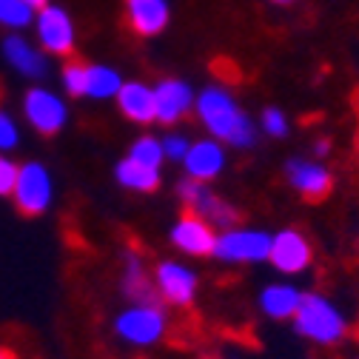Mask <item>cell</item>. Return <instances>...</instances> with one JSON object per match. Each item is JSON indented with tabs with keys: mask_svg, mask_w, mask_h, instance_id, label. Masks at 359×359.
I'll return each mask as SVG.
<instances>
[{
	"mask_svg": "<svg viewBox=\"0 0 359 359\" xmlns=\"http://www.w3.org/2000/svg\"><path fill=\"white\" fill-rule=\"evenodd\" d=\"M197 114L214 137H222L237 149H251L257 140V131H254L251 120L240 111L234 97L222 86H208L197 97Z\"/></svg>",
	"mask_w": 359,
	"mask_h": 359,
	"instance_id": "1",
	"label": "cell"
},
{
	"mask_svg": "<svg viewBox=\"0 0 359 359\" xmlns=\"http://www.w3.org/2000/svg\"><path fill=\"white\" fill-rule=\"evenodd\" d=\"M294 328L299 337L313 339L320 345H334L345 337L342 313L320 294H302V302L294 313Z\"/></svg>",
	"mask_w": 359,
	"mask_h": 359,
	"instance_id": "2",
	"label": "cell"
},
{
	"mask_svg": "<svg viewBox=\"0 0 359 359\" xmlns=\"http://www.w3.org/2000/svg\"><path fill=\"white\" fill-rule=\"evenodd\" d=\"M165 313L160 305H131L128 311H123L117 323H114V331L120 339L131 342V345H154L163 339L165 334Z\"/></svg>",
	"mask_w": 359,
	"mask_h": 359,
	"instance_id": "3",
	"label": "cell"
},
{
	"mask_svg": "<svg viewBox=\"0 0 359 359\" xmlns=\"http://www.w3.org/2000/svg\"><path fill=\"white\" fill-rule=\"evenodd\" d=\"M18 208L26 217H40L52 205V177L43 163H23L12 191Z\"/></svg>",
	"mask_w": 359,
	"mask_h": 359,
	"instance_id": "4",
	"label": "cell"
},
{
	"mask_svg": "<svg viewBox=\"0 0 359 359\" xmlns=\"http://www.w3.org/2000/svg\"><path fill=\"white\" fill-rule=\"evenodd\" d=\"M23 114L29 120V126L40 134H57L66 120H69V111L63 106V100L57 95H52L49 88H29L26 97H23Z\"/></svg>",
	"mask_w": 359,
	"mask_h": 359,
	"instance_id": "5",
	"label": "cell"
},
{
	"mask_svg": "<svg viewBox=\"0 0 359 359\" xmlns=\"http://www.w3.org/2000/svg\"><path fill=\"white\" fill-rule=\"evenodd\" d=\"M214 254L226 262H259L271 254V237L251 229H231L217 237Z\"/></svg>",
	"mask_w": 359,
	"mask_h": 359,
	"instance_id": "6",
	"label": "cell"
},
{
	"mask_svg": "<svg viewBox=\"0 0 359 359\" xmlns=\"http://www.w3.org/2000/svg\"><path fill=\"white\" fill-rule=\"evenodd\" d=\"M37 37H40V46L52 52V55H72L74 52V26L72 18L57 9V6H46L40 9L37 15Z\"/></svg>",
	"mask_w": 359,
	"mask_h": 359,
	"instance_id": "7",
	"label": "cell"
},
{
	"mask_svg": "<svg viewBox=\"0 0 359 359\" xmlns=\"http://www.w3.org/2000/svg\"><path fill=\"white\" fill-rule=\"evenodd\" d=\"M180 197L186 200L189 211L200 214L208 222H217V226H234L237 222V211L226 200H219L217 194H211L200 180H191V177L183 180V186H180Z\"/></svg>",
	"mask_w": 359,
	"mask_h": 359,
	"instance_id": "8",
	"label": "cell"
},
{
	"mask_svg": "<svg viewBox=\"0 0 359 359\" xmlns=\"http://www.w3.org/2000/svg\"><path fill=\"white\" fill-rule=\"evenodd\" d=\"M171 243L180 248V251H186L191 257H205V254H214L217 248V234L211 229V222L203 219L200 214L194 211H186L183 217L177 219V226L171 231Z\"/></svg>",
	"mask_w": 359,
	"mask_h": 359,
	"instance_id": "9",
	"label": "cell"
},
{
	"mask_svg": "<svg viewBox=\"0 0 359 359\" xmlns=\"http://www.w3.org/2000/svg\"><path fill=\"white\" fill-rule=\"evenodd\" d=\"M268 259L283 274H299L311 265V243L299 231L285 229L271 237V254H268Z\"/></svg>",
	"mask_w": 359,
	"mask_h": 359,
	"instance_id": "10",
	"label": "cell"
},
{
	"mask_svg": "<svg viewBox=\"0 0 359 359\" xmlns=\"http://www.w3.org/2000/svg\"><path fill=\"white\" fill-rule=\"evenodd\" d=\"M154 283H157V294L163 299H168L171 305H191V299L197 294L194 271H189V268L180 262H160Z\"/></svg>",
	"mask_w": 359,
	"mask_h": 359,
	"instance_id": "11",
	"label": "cell"
},
{
	"mask_svg": "<svg viewBox=\"0 0 359 359\" xmlns=\"http://www.w3.org/2000/svg\"><path fill=\"white\" fill-rule=\"evenodd\" d=\"M288 180L291 186L311 203H317L323 197L331 194L334 189V177L328 168H323L320 163H311V160H291L288 163Z\"/></svg>",
	"mask_w": 359,
	"mask_h": 359,
	"instance_id": "12",
	"label": "cell"
},
{
	"mask_svg": "<svg viewBox=\"0 0 359 359\" xmlns=\"http://www.w3.org/2000/svg\"><path fill=\"white\" fill-rule=\"evenodd\" d=\"M194 103L191 86L183 80H163L154 88V106H157V120L163 126H171L183 117Z\"/></svg>",
	"mask_w": 359,
	"mask_h": 359,
	"instance_id": "13",
	"label": "cell"
},
{
	"mask_svg": "<svg viewBox=\"0 0 359 359\" xmlns=\"http://www.w3.org/2000/svg\"><path fill=\"white\" fill-rule=\"evenodd\" d=\"M126 20L140 37H154L168 23L165 0H126Z\"/></svg>",
	"mask_w": 359,
	"mask_h": 359,
	"instance_id": "14",
	"label": "cell"
},
{
	"mask_svg": "<svg viewBox=\"0 0 359 359\" xmlns=\"http://www.w3.org/2000/svg\"><path fill=\"white\" fill-rule=\"evenodd\" d=\"M117 106H120V111H123L128 120L140 123V126L157 120L154 88H149L146 83H137V80L123 83V88L117 92Z\"/></svg>",
	"mask_w": 359,
	"mask_h": 359,
	"instance_id": "15",
	"label": "cell"
},
{
	"mask_svg": "<svg viewBox=\"0 0 359 359\" xmlns=\"http://www.w3.org/2000/svg\"><path fill=\"white\" fill-rule=\"evenodd\" d=\"M183 165H186V174L191 180H211L222 171V165H226V154H222V149L214 143V140H200L189 149V154L183 157Z\"/></svg>",
	"mask_w": 359,
	"mask_h": 359,
	"instance_id": "16",
	"label": "cell"
},
{
	"mask_svg": "<svg viewBox=\"0 0 359 359\" xmlns=\"http://www.w3.org/2000/svg\"><path fill=\"white\" fill-rule=\"evenodd\" d=\"M123 288L134 299V305H160V294L154 291V283L149 280V274H146V268H143L137 254H126Z\"/></svg>",
	"mask_w": 359,
	"mask_h": 359,
	"instance_id": "17",
	"label": "cell"
},
{
	"mask_svg": "<svg viewBox=\"0 0 359 359\" xmlns=\"http://www.w3.org/2000/svg\"><path fill=\"white\" fill-rule=\"evenodd\" d=\"M4 55H6V60H9L20 74H26V77H43V74H46V60H43V55L32 46L29 40H23V37H18V34L6 37Z\"/></svg>",
	"mask_w": 359,
	"mask_h": 359,
	"instance_id": "18",
	"label": "cell"
},
{
	"mask_svg": "<svg viewBox=\"0 0 359 359\" xmlns=\"http://www.w3.org/2000/svg\"><path fill=\"white\" fill-rule=\"evenodd\" d=\"M302 302V294L294 288V285H268L259 297V305L262 311L268 313V317H274V320H288L297 313Z\"/></svg>",
	"mask_w": 359,
	"mask_h": 359,
	"instance_id": "19",
	"label": "cell"
},
{
	"mask_svg": "<svg viewBox=\"0 0 359 359\" xmlns=\"http://www.w3.org/2000/svg\"><path fill=\"white\" fill-rule=\"evenodd\" d=\"M114 174H117V183L131 189V191H143L146 194V191H154L160 186V168H149V165H143L137 160H131V157L117 163Z\"/></svg>",
	"mask_w": 359,
	"mask_h": 359,
	"instance_id": "20",
	"label": "cell"
},
{
	"mask_svg": "<svg viewBox=\"0 0 359 359\" xmlns=\"http://www.w3.org/2000/svg\"><path fill=\"white\" fill-rule=\"evenodd\" d=\"M123 88V80L114 69L109 66H88V97H117V92Z\"/></svg>",
	"mask_w": 359,
	"mask_h": 359,
	"instance_id": "21",
	"label": "cell"
},
{
	"mask_svg": "<svg viewBox=\"0 0 359 359\" xmlns=\"http://www.w3.org/2000/svg\"><path fill=\"white\" fill-rule=\"evenodd\" d=\"M34 18V9L26 0H0V23L9 29H23Z\"/></svg>",
	"mask_w": 359,
	"mask_h": 359,
	"instance_id": "22",
	"label": "cell"
},
{
	"mask_svg": "<svg viewBox=\"0 0 359 359\" xmlns=\"http://www.w3.org/2000/svg\"><path fill=\"white\" fill-rule=\"evenodd\" d=\"M128 157L137 160V163H143V165H149V168H160V163L165 160V151H163V143H160V140H154V137H140L137 143L131 146Z\"/></svg>",
	"mask_w": 359,
	"mask_h": 359,
	"instance_id": "23",
	"label": "cell"
},
{
	"mask_svg": "<svg viewBox=\"0 0 359 359\" xmlns=\"http://www.w3.org/2000/svg\"><path fill=\"white\" fill-rule=\"evenodd\" d=\"M63 86H66V92L72 97H83L88 95V66L86 63H69L63 69Z\"/></svg>",
	"mask_w": 359,
	"mask_h": 359,
	"instance_id": "24",
	"label": "cell"
},
{
	"mask_svg": "<svg viewBox=\"0 0 359 359\" xmlns=\"http://www.w3.org/2000/svg\"><path fill=\"white\" fill-rule=\"evenodd\" d=\"M18 140H20V134H18L12 114L0 109V151H12L18 146Z\"/></svg>",
	"mask_w": 359,
	"mask_h": 359,
	"instance_id": "25",
	"label": "cell"
},
{
	"mask_svg": "<svg viewBox=\"0 0 359 359\" xmlns=\"http://www.w3.org/2000/svg\"><path fill=\"white\" fill-rule=\"evenodd\" d=\"M18 171H20V165H15L9 157L0 154V197H9L15 191Z\"/></svg>",
	"mask_w": 359,
	"mask_h": 359,
	"instance_id": "26",
	"label": "cell"
},
{
	"mask_svg": "<svg viewBox=\"0 0 359 359\" xmlns=\"http://www.w3.org/2000/svg\"><path fill=\"white\" fill-rule=\"evenodd\" d=\"M262 128L268 134H274V137H283V134L288 131V123H285V114L280 109H265L262 114Z\"/></svg>",
	"mask_w": 359,
	"mask_h": 359,
	"instance_id": "27",
	"label": "cell"
},
{
	"mask_svg": "<svg viewBox=\"0 0 359 359\" xmlns=\"http://www.w3.org/2000/svg\"><path fill=\"white\" fill-rule=\"evenodd\" d=\"M189 140L186 137H174V134H171V137H165L163 140V151H165V157H171V160H183L186 154H189Z\"/></svg>",
	"mask_w": 359,
	"mask_h": 359,
	"instance_id": "28",
	"label": "cell"
},
{
	"mask_svg": "<svg viewBox=\"0 0 359 359\" xmlns=\"http://www.w3.org/2000/svg\"><path fill=\"white\" fill-rule=\"evenodd\" d=\"M26 4H29L32 9H46V6H49V0H26Z\"/></svg>",
	"mask_w": 359,
	"mask_h": 359,
	"instance_id": "29",
	"label": "cell"
},
{
	"mask_svg": "<svg viewBox=\"0 0 359 359\" xmlns=\"http://www.w3.org/2000/svg\"><path fill=\"white\" fill-rule=\"evenodd\" d=\"M0 359H18V356H15L9 348H0Z\"/></svg>",
	"mask_w": 359,
	"mask_h": 359,
	"instance_id": "30",
	"label": "cell"
},
{
	"mask_svg": "<svg viewBox=\"0 0 359 359\" xmlns=\"http://www.w3.org/2000/svg\"><path fill=\"white\" fill-rule=\"evenodd\" d=\"M325 151H328V143H325V140H320V143H317V154H325Z\"/></svg>",
	"mask_w": 359,
	"mask_h": 359,
	"instance_id": "31",
	"label": "cell"
},
{
	"mask_svg": "<svg viewBox=\"0 0 359 359\" xmlns=\"http://www.w3.org/2000/svg\"><path fill=\"white\" fill-rule=\"evenodd\" d=\"M356 114H359V95H356ZM356 143H359V137H356Z\"/></svg>",
	"mask_w": 359,
	"mask_h": 359,
	"instance_id": "32",
	"label": "cell"
},
{
	"mask_svg": "<svg viewBox=\"0 0 359 359\" xmlns=\"http://www.w3.org/2000/svg\"><path fill=\"white\" fill-rule=\"evenodd\" d=\"M274 4H291V0H274Z\"/></svg>",
	"mask_w": 359,
	"mask_h": 359,
	"instance_id": "33",
	"label": "cell"
}]
</instances>
